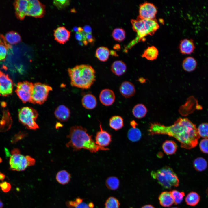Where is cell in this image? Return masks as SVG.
Instances as JSON below:
<instances>
[{
    "label": "cell",
    "mask_w": 208,
    "mask_h": 208,
    "mask_svg": "<svg viewBox=\"0 0 208 208\" xmlns=\"http://www.w3.org/2000/svg\"><path fill=\"white\" fill-rule=\"evenodd\" d=\"M171 194L173 198L174 203L175 205L181 203L184 197L185 193L183 192H179L176 190H173L170 191Z\"/></svg>",
    "instance_id": "8d00e7d4"
},
{
    "label": "cell",
    "mask_w": 208,
    "mask_h": 208,
    "mask_svg": "<svg viewBox=\"0 0 208 208\" xmlns=\"http://www.w3.org/2000/svg\"><path fill=\"white\" fill-rule=\"evenodd\" d=\"M178 208L175 207H172V208Z\"/></svg>",
    "instance_id": "11a10c76"
},
{
    "label": "cell",
    "mask_w": 208,
    "mask_h": 208,
    "mask_svg": "<svg viewBox=\"0 0 208 208\" xmlns=\"http://www.w3.org/2000/svg\"><path fill=\"white\" fill-rule=\"evenodd\" d=\"M199 146L202 152L208 154V138L202 139L200 142Z\"/></svg>",
    "instance_id": "b9f144b4"
},
{
    "label": "cell",
    "mask_w": 208,
    "mask_h": 208,
    "mask_svg": "<svg viewBox=\"0 0 208 208\" xmlns=\"http://www.w3.org/2000/svg\"><path fill=\"white\" fill-rule=\"evenodd\" d=\"M70 34V31L63 26L59 27L54 31L55 39L60 44H62L68 40Z\"/></svg>",
    "instance_id": "2e32d148"
},
{
    "label": "cell",
    "mask_w": 208,
    "mask_h": 208,
    "mask_svg": "<svg viewBox=\"0 0 208 208\" xmlns=\"http://www.w3.org/2000/svg\"><path fill=\"white\" fill-rule=\"evenodd\" d=\"M3 203L0 200V208H3Z\"/></svg>",
    "instance_id": "f5cc1de1"
},
{
    "label": "cell",
    "mask_w": 208,
    "mask_h": 208,
    "mask_svg": "<svg viewBox=\"0 0 208 208\" xmlns=\"http://www.w3.org/2000/svg\"><path fill=\"white\" fill-rule=\"evenodd\" d=\"M100 131H98L95 137V142L98 146L104 148L108 146L112 141L111 135L103 130L102 125L99 124Z\"/></svg>",
    "instance_id": "4fadbf2b"
},
{
    "label": "cell",
    "mask_w": 208,
    "mask_h": 208,
    "mask_svg": "<svg viewBox=\"0 0 208 208\" xmlns=\"http://www.w3.org/2000/svg\"><path fill=\"white\" fill-rule=\"evenodd\" d=\"M5 176L3 174L1 173L0 174V180L1 181L3 180L5 178Z\"/></svg>",
    "instance_id": "681fc988"
},
{
    "label": "cell",
    "mask_w": 208,
    "mask_h": 208,
    "mask_svg": "<svg viewBox=\"0 0 208 208\" xmlns=\"http://www.w3.org/2000/svg\"><path fill=\"white\" fill-rule=\"evenodd\" d=\"M132 127H136L137 125V124L134 120L131 121L130 123Z\"/></svg>",
    "instance_id": "7dc6e473"
},
{
    "label": "cell",
    "mask_w": 208,
    "mask_h": 208,
    "mask_svg": "<svg viewBox=\"0 0 208 208\" xmlns=\"http://www.w3.org/2000/svg\"><path fill=\"white\" fill-rule=\"evenodd\" d=\"M86 34L83 31L76 32L75 34V37L76 39L79 41L86 40Z\"/></svg>",
    "instance_id": "7bdbcfd3"
},
{
    "label": "cell",
    "mask_w": 208,
    "mask_h": 208,
    "mask_svg": "<svg viewBox=\"0 0 208 208\" xmlns=\"http://www.w3.org/2000/svg\"><path fill=\"white\" fill-rule=\"evenodd\" d=\"M68 72L72 86L83 89L90 88L96 81V72L90 65H77Z\"/></svg>",
    "instance_id": "3957f363"
},
{
    "label": "cell",
    "mask_w": 208,
    "mask_h": 208,
    "mask_svg": "<svg viewBox=\"0 0 208 208\" xmlns=\"http://www.w3.org/2000/svg\"><path fill=\"white\" fill-rule=\"evenodd\" d=\"M56 118L61 122L67 120L70 116L69 109L63 105H61L57 107L54 112Z\"/></svg>",
    "instance_id": "d6986e66"
},
{
    "label": "cell",
    "mask_w": 208,
    "mask_h": 208,
    "mask_svg": "<svg viewBox=\"0 0 208 208\" xmlns=\"http://www.w3.org/2000/svg\"><path fill=\"white\" fill-rule=\"evenodd\" d=\"M141 208H155L151 205H147L143 206Z\"/></svg>",
    "instance_id": "c3c4849f"
},
{
    "label": "cell",
    "mask_w": 208,
    "mask_h": 208,
    "mask_svg": "<svg viewBox=\"0 0 208 208\" xmlns=\"http://www.w3.org/2000/svg\"><path fill=\"white\" fill-rule=\"evenodd\" d=\"M5 38L9 44H14L20 42L21 38L20 35L17 32L14 31L9 32L7 33Z\"/></svg>",
    "instance_id": "d6a6232c"
},
{
    "label": "cell",
    "mask_w": 208,
    "mask_h": 208,
    "mask_svg": "<svg viewBox=\"0 0 208 208\" xmlns=\"http://www.w3.org/2000/svg\"><path fill=\"white\" fill-rule=\"evenodd\" d=\"M28 2V0H18L14 3L15 14L18 19L23 20L26 16Z\"/></svg>",
    "instance_id": "9a60e30c"
},
{
    "label": "cell",
    "mask_w": 208,
    "mask_h": 208,
    "mask_svg": "<svg viewBox=\"0 0 208 208\" xmlns=\"http://www.w3.org/2000/svg\"><path fill=\"white\" fill-rule=\"evenodd\" d=\"M193 166L196 170L201 172L205 170L207 168V163L204 158L202 157H198L194 160Z\"/></svg>",
    "instance_id": "1f68e13d"
},
{
    "label": "cell",
    "mask_w": 208,
    "mask_h": 208,
    "mask_svg": "<svg viewBox=\"0 0 208 208\" xmlns=\"http://www.w3.org/2000/svg\"><path fill=\"white\" fill-rule=\"evenodd\" d=\"M86 38L88 42H92L94 40V39L91 34H86Z\"/></svg>",
    "instance_id": "f6af8a7d"
},
{
    "label": "cell",
    "mask_w": 208,
    "mask_h": 208,
    "mask_svg": "<svg viewBox=\"0 0 208 208\" xmlns=\"http://www.w3.org/2000/svg\"><path fill=\"white\" fill-rule=\"evenodd\" d=\"M132 28L137 33L136 38L130 44V47L134 45L148 35H153L159 28V26L155 19L151 20L141 19L137 18L131 20Z\"/></svg>",
    "instance_id": "277c9868"
},
{
    "label": "cell",
    "mask_w": 208,
    "mask_h": 208,
    "mask_svg": "<svg viewBox=\"0 0 208 208\" xmlns=\"http://www.w3.org/2000/svg\"><path fill=\"white\" fill-rule=\"evenodd\" d=\"M112 35L115 40L121 41L123 40L125 37V32L123 29L117 28L113 30Z\"/></svg>",
    "instance_id": "d590c367"
},
{
    "label": "cell",
    "mask_w": 208,
    "mask_h": 208,
    "mask_svg": "<svg viewBox=\"0 0 208 208\" xmlns=\"http://www.w3.org/2000/svg\"><path fill=\"white\" fill-rule=\"evenodd\" d=\"M107 187L109 189L114 190L117 189L119 185V181L114 176H111L107 178L106 182Z\"/></svg>",
    "instance_id": "e575fe53"
},
{
    "label": "cell",
    "mask_w": 208,
    "mask_h": 208,
    "mask_svg": "<svg viewBox=\"0 0 208 208\" xmlns=\"http://www.w3.org/2000/svg\"><path fill=\"white\" fill-rule=\"evenodd\" d=\"M38 115L36 110L29 107L21 108L19 110L18 113L20 122L28 129L34 130L39 128L36 122Z\"/></svg>",
    "instance_id": "52a82bcc"
},
{
    "label": "cell",
    "mask_w": 208,
    "mask_h": 208,
    "mask_svg": "<svg viewBox=\"0 0 208 208\" xmlns=\"http://www.w3.org/2000/svg\"><path fill=\"white\" fill-rule=\"evenodd\" d=\"M141 136V131L136 127H132L129 130L127 133L128 138L132 142H136L139 141Z\"/></svg>",
    "instance_id": "4dcf8cb0"
},
{
    "label": "cell",
    "mask_w": 208,
    "mask_h": 208,
    "mask_svg": "<svg viewBox=\"0 0 208 208\" xmlns=\"http://www.w3.org/2000/svg\"><path fill=\"white\" fill-rule=\"evenodd\" d=\"M52 90V88L47 84L40 83H34L30 102L34 104H42L47 100L49 92Z\"/></svg>",
    "instance_id": "ba28073f"
},
{
    "label": "cell",
    "mask_w": 208,
    "mask_h": 208,
    "mask_svg": "<svg viewBox=\"0 0 208 208\" xmlns=\"http://www.w3.org/2000/svg\"><path fill=\"white\" fill-rule=\"evenodd\" d=\"M158 53L157 49L155 47L152 46L148 47L145 50L142 57L148 60L153 61L157 58Z\"/></svg>",
    "instance_id": "83f0119b"
},
{
    "label": "cell",
    "mask_w": 208,
    "mask_h": 208,
    "mask_svg": "<svg viewBox=\"0 0 208 208\" xmlns=\"http://www.w3.org/2000/svg\"><path fill=\"white\" fill-rule=\"evenodd\" d=\"M147 109L146 107L142 104H138L133 107L132 112L136 118L140 119L144 117L146 115Z\"/></svg>",
    "instance_id": "4316f807"
},
{
    "label": "cell",
    "mask_w": 208,
    "mask_h": 208,
    "mask_svg": "<svg viewBox=\"0 0 208 208\" xmlns=\"http://www.w3.org/2000/svg\"><path fill=\"white\" fill-rule=\"evenodd\" d=\"M0 187L2 190L4 192H8L11 188V185L8 182H4L0 183Z\"/></svg>",
    "instance_id": "ee69618b"
},
{
    "label": "cell",
    "mask_w": 208,
    "mask_h": 208,
    "mask_svg": "<svg viewBox=\"0 0 208 208\" xmlns=\"http://www.w3.org/2000/svg\"><path fill=\"white\" fill-rule=\"evenodd\" d=\"M11 48L12 46L7 42L4 36L0 34V61L4 60L8 51Z\"/></svg>",
    "instance_id": "603a6c76"
},
{
    "label": "cell",
    "mask_w": 208,
    "mask_h": 208,
    "mask_svg": "<svg viewBox=\"0 0 208 208\" xmlns=\"http://www.w3.org/2000/svg\"><path fill=\"white\" fill-rule=\"evenodd\" d=\"M68 141L66 144L68 148H71L74 151L82 149L88 150L90 153H95L99 151L109 150V148L97 145L87 133V129L80 126L72 127L67 135Z\"/></svg>",
    "instance_id": "7a4b0ae2"
},
{
    "label": "cell",
    "mask_w": 208,
    "mask_h": 208,
    "mask_svg": "<svg viewBox=\"0 0 208 208\" xmlns=\"http://www.w3.org/2000/svg\"><path fill=\"white\" fill-rule=\"evenodd\" d=\"M162 148L166 154L168 155H171L176 152L177 148V144L174 141L167 140L163 143Z\"/></svg>",
    "instance_id": "484cf974"
},
{
    "label": "cell",
    "mask_w": 208,
    "mask_h": 208,
    "mask_svg": "<svg viewBox=\"0 0 208 208\" xmlns=\"http://www.w3.org/2000/svg\"><path fill=\"white\" fill-rule=\"evenodd\" d=\"M70 174L65 170L59 171L56 176V179L58 182L62 184H65L68 183L70 179Z\"/></svg>",
    "instance_id": "836d02e7"
},
{
    "label": "cell",
    "mask_w": 208,
    "mask_h": 208,
    "mask_svg": "<svg viewBox=\"0 0 208 208\" xmlns=\"http://www.w3.org/2000/svg\"><path fill=\"white\" fill-rule=\"evenodd\" d=\"M111 70L115 75L120 76L125 73L127 70L126 64L122 60H116L114 61L111 66Z\"/></svg>",
    "instance_id": "44dd1931"
},
{
    "label": "cell",
    "mask_w": 208,
    "mask_h": 208,
    "mask_svg": "<svg viewBox=\"0 0 208 208\" xmlns=\"http://www.w3.org/2000/svg\"><path fill=\"white\" fill-rule=\"evenodd\" d=\"M34 84L27 81L18 82L15 92L24 103L31 102Z\"/></svg>",
    "instance_id": "9c48e42d"
},
{
    "label": "cell",
    "mask_w": 208,
    "mask_h": 208,
    "mask_svg": "<svg viewBox=\"0 0 208 208\" xmlns=\"http://www.w3.org/2000/svg\"><path fill=\"white\" fill-rule=\"evenodd\" d=\"M110 53L111 54V55H112L113 56H116L117 55L116 54V52L114 51H110Z\"/></svg>",
    "instance_id": "816d5d0a"
},
{
    "label": "cell",
    "mask_w": 208,
    "mask_h": 208,
    "mask_svg": "<svg viewBox=\"0 0 208 208\" xmlns=\"http://www.w3.org/2000/svg\"><path fill=\"white\" fill-rule=\"evenodd\" d=\"M26 16L41 18L45 14V6L37 0H28Z\"/></svg>",
    "instance_id": "30bf717a"
},
{
    "label": "cell",
    "mask_w": 208,
    "mask_h": 208,
    "mask_svg": "<svg viewBox=\"0 0 208 208\" xmlns=\"http://www.w3.org/2000/svg\"><path fill=\"white\" fill-rule=\"evenodd\" d=\"M158 199L160 204L165 207H168L174 203V200L170 192L164 191L159 195Z\"/></svg>",
    "instance_id": "7402d4cb"
},
{
    "label": "cell",
    "mask_w": 208,
    "mask_h": 208,
    "mask_svg": "<svg viewBox=\"0 0 208 208\" xmlns=\"http://www.w3.org/2000/svg\"><path fill=\"white\" fill-rule=\"evenodd\" d=\"M13 84L8 74L0 70V96H7L12 94Z\"/></svg>",
    "instance_id": "7c38bea8"
},
{
    "label": "cell",
    "mask_w": 208,
    "mask_h": 208,
    "mask_svg": "<svg viewBox=\"0 0 208 208\" xmlns=\"http://www.w3.org/2000/svg\"><path fill=\"white\" fill-rule=\"evenodd\" d=\"M119 206L118 200L113 197L109 198L105 203V208H119Z\"/></svg>",
    "instance_id": "f35d334b"
},
{
    "label": "cell",
    "mask_w": 208,
    "mask_h": 208,
    "mask_svg": "<svg viewBox=\"0 0 208 208\" xmlns=\"http://www.w3.org/2000/svg\"><path fill=\"white\" fill-rule=\"evenodd\" d=\"M151 175L166 189H170L172 187H177L179 185V181L177 175L169 166H165L156 171H152Z\"/></svg>",
    "instance_id": "5b68a950"
},
{
    "label": "cell",
    "mask_w": 208,
    "mask_h": 208,
    "mask_svg": "<svg viewBox=\"0 0 208 208\" xmlns=\"http://www.w3.org/2000/svg\"><path fill=\"white\" fill-rule=\"evenodd\" d=\"M83 31L86 34H91L92 29L91 27L89 25H85L83 28Z\"/></svg>",
    "instance_id": "bcb514c9"
},
{
    "label": "cell",
    "mask_w": 208,
    "mask_h": 208,
    "mask_svg": "<svg viewBox=\"0 0 208 208\" xmlns=\"http://www.w3.org/2000/svg\"><path fill=\"white\" fill-rule=\"evenodd\" d=\"M12 153L9 164L10 168L12 170L23 171L35 164L36 160L34 158L29 155L24 156L21 154L18 149H14Z\"/></svg>",
    "instance_id": "8992f818"
},
{
    "label": "cell",
    "mask_w": 208,
    "mask_h": 208,
    "mask_svg": "<svg viewBox=\"0 0 208 208\" xmlns=\"http://www.w3.org/2000/svg\"><path fill=\"white\" fill-rule=\"evenodd\" d=\"M109 124L111 128L115 131H118L122 129L124 126L123 119L120 116H113L109 120Z\"/></svg>",
    "instance_id": "cb8c5ba5"
},
{
    "label": "cell",
    "mask_w": 208,
    "mask_h": 208,
    "mask_svg": "<svg viewBox=\"0 0 208 208\" xmlns=\"http://www.w3.org/2000/svg\"><path fill=\"white\" fill-rule=\"evenodd\" d=\"M148 131L151 135H166L174 137L181 143L182 148L187 149L195 147L200 137L196 125L187 118H179L169 126L151 123Z\"/></svg>",
    "instance_id": "6da1fadb"
},
{
    "label": "cell",
    "mask_w": 208,
    "mask_h": 208,
    "mask_svg": "<svg viewBox=\"0 0 208 208\" xmlns=\"http://www.w3.org/2000/svg\"><path fill=\"white\" fill-rule=\"evenodd\" d=\"M182 65L183 69L185 71L191 72L196 69L197 66V62L194 57H188L183 60Z\"/></svg>",
    "instance_id": "d4e9b609"
},
{
    "label": "cell",
    "mask_w": 208,
    "mask_h": 208,
    "mask_svg": "<svg viewBox=\"0 0 208 208\" xmlns=\"http://www.w3.org/2000/svg\"><path fill=\"white\" fill-rule=\"evenodd\" d=\"M156 7L153 4L145 2L139 5V15L138 18L141 19H155L157 12Z\"/></svg>",
    "instance_id": "8fae6325"
},
{
    "label": "cell",
    "mask_w": 208,
    "mask_h": 208,
    "mask_svg": "<svg viewBox=\"0 0 208 208\" xmlns=\"http://www.w3.org/2000/svg\"><path fill=\"white\" fill-rule=\"evenodd\" d=\"M119 91L121 94L126 98H129L133 96L135 93L134 85L128 81H124L120 85Z\"/></svg>",
    "instance_id": "e0dca14e"
},
{
    "label": "cell",
    "mask_w": 208,
    "mask_h": 208,
    "mask_svg": "<svg viewBox=\"0 0 208 208\" xmlns=\"http://www.w3.org/2000/svg\"><path fill=\"white\" fill-rule=\"evenodd\" d=\"M70 204L75 208H91V206H92L83 202L81 199H77Z\"/></svg>",
    "instance_id": "ab89813d"
},
{
    "label": "cell",
    "mask_w": 208,
    "mask_h": 208,
    "mask_svg": "<svg viewBox=\"0 0 208 208\" xmlns=\"http://www.w3.org/2000/svg\"><path fill=\"white\" fill-rule=\"evenodd\" d=\"M110 54V51L106 47L101 46L96 49L95 55L96 57L100 60L105 62L108 59Z\"/></svg>",
    "instance_id": "f1b7e54d"
},
{
    "label": "cell",
    "mask_w": 208,
    "mask_h": 208,
    "mask_svg": "<svg viewBox=\"0 0 208 208\" xmlns=\"http://www.w3.org/2000/svg\"><path fill=\"white\" fill-rule=\"evenodd\" d=\"M82 104L85 108L88 109H92L96 106L97 101L96 97L91 94L84 95L81 100Z\"/></svg>",
    "instance_id": "ffe728a7"
},
{
    "label": "cell",
    "mask_w": 208,
    "mask_h": 208,
    "mask_svg": "<svg viewBox=\"0 0 208 208\" xmlns=\"http://www.w3.org/2000/svg\"><path fill=\"white\" fill-rule=\"evenodd\" d=\"M0 173H1L0 172Z\"/></svg>",
    "instance_id": "9f6ffc18"
},
{
    "label": "cell",
    "mask_w": 208,
    "mask_h": 208,
    "mask_svg": "<svg viewBox=\"0 0 208 208\" xmlns=\"http://www.w3.org/2000/svg\"><path fill=\"white\" fill-rule=\"evenodd\" d=\"M206 192L207 195L208 196V187L206 190Z\"/></svg>",
    "instance_id": "db71d44e"
},
{
    "label": "cell",
    "mask_w": 208,
    "mask_h": 208,
    "mask_svg": "<svg viewBox=\"0 0 208 208\" xmlns=\"http://www.w3.org/2000/svg\"><path fill=\"white\" fill-rule=\"evenodd\" d=\"M197 129L200 137L204 138H208V123L201 124L198 126Z\"/></svg>",
    "instance_id": "74e56055"
},
{
    "label": "cell",
    "mask_w": 208,
    "mask_h": 208,
    "mask_svg": "<svg viewBox=\"0 0 208 208\" xmlns=\"http://www.w3.org/2000/svg\"><path fill=\"white\" fill-rule=\"evenodd\" d=\"M200 197L197 192H191L189 193L185 198V201L188 205L194 206L197 205L200 201Z\"/></svg>",
    "instance_id": "f546056e"
},
{
    "label": "cell",
    "mask_w": 208,
    "mask_h": 208,
    "mask_svg": "<svg viewBox=\"0 0 208 208\" xmlns=\"http://www.w3.org/2000/svg\"><path fill=\"white\" fill-rule=\"evenodd\" d=\"M70 3V1L68 0H55L53 1V5L59 10L65 8L69 5Z\"/></svg>",
    "instance_id": "60d3db41"
},
{
    "label": "cell",
    "mask_w": 208,
    "mask_h": 208,
    "mask_svg": "<svg viewBox=\"0 0 208 208\" xmlns=\"http://www.w3.org/2000/svg\"><path fill=\"white\" fill-rule=\"evenodd\" d=\"M115 96L114 92L109 89H105L101 92L99 99L101 103L105 106L112 105L114 102Z\"/></svg>",
    "instance_id": "5bb4252c"
},
{
    "label": "cell",
    "mask_w": 208,
    "mask_h": 208,
    "mask_svg": "<svg viewBox=\"0 0 208 208\" xmlns=\"http://www.w3.org/2000/svg\"><path fill=\"white\" fill-rule=\"evenodd\" d=\"M145 79L143 78H140L138 79V81L141 83H144L145 81Z\"/></svg>",
    "instance_id": "f907efd6"
},
{
    "label": "cell",
    "mask_w": 208,
    "mask_h": 208,
    "mask_svg": "<svg viewBox=\"0 0 208 208\" xmlns=\"http://www.w3.org/2000/svg\"><path fill=\"white\" fill-rule=\"evenodd\" d=\"M180 52L183 54H190L193 53L195 48L193 40L185 39L181 40L179 45Z\"/></svg>",
    "instance_id": "ac0fdd59"
}]
</instances>
